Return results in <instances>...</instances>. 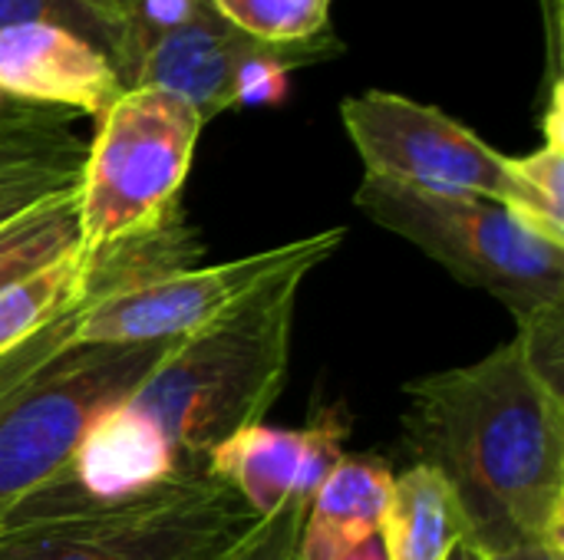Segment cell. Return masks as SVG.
Returning <instances> with one entry per match:
<instances>
[{
    "label": "cell",
    "instance_id": "1",
    "mask_svg": "<svg viewBox=\"0 0 564 560\" xmlns=\"http://www.w3.org/2000/svg\"><path fill=\"white\" fill-rule=\"evenodd\" d=\"M403 439L456 492L486 554L564 545V393L519 337L489 356L406 383Z\"/></svg>",
    "mask_w": 564,
    "mask_h": 560
},
{
    "label": "cell",
    "instance_id": "2",
    "mask_svg": "<svg viewBox=\"0 0 564 560\" xmlns=\"http://www.w3.org/2000/svg\"><path fill=\"white\" fill-rule=\"evenodd\" d=\"M327 257H304L208 327L175 340L149 380L126 399L149 419L185 472L205 475L208 455L235 432L264 422L288 383L291 333L301 287Z\"/></svg>",
    "mask_w": 564,
    "mask_h": 560
},
{
    "label": "cell",
    "instance_id": "3",
    "mask_svg": "<svg viewBox=\"0 0 564 560\" xmlns=\"http://www.w3.org/2000/svg\"><path fill=\"white\" fill-rule=\"evenodd\" d=\"M354 205L456 281L502 300L519 327L564 314V244L539 234L509 205L420 191L377 175H364Z\"/></svg>",
    "mask_w": 564,
    "mask_h": 560
},
{
    "label": "cell",
    "instance_id": "4",
    "mask_svg": "<svg viewBox=\"0 0 564 560\" xmlns=\"http://www.w3.org/2000/svg\"><path fill=\"white\" fill-rule=\"evenodd\" d=\"M205 119L182 96L132 86L96 119L79 178V248L102 257L182 218L178 195L188 178Z\"/></svg>",
    "mask_w": 564,
    "mask_h": 560
},
{
    "label": "cell",
    "instance_id": "5",
    "mask_svg": "<svg viewBox=\"0 0 564 560\" xmlns=\"http://www.w3.org/2000/svg\"><path fill=\"white\" fill-rule=\"evenodd\" d=\"M172 347L175 340L129 347L69 343L10 393L0 403V518L56 475L86 426L126 403Z\"/></svg>",
    "mask_w": 564,
    "mask_h": 560
},
{
    "label": "cell",
    "instance_id": "6",
    "mask_svg": "<svg viewBox=\"0 0 564 560\" xmlns=\"http://www.w3.org/2000/svg\"><path fill=\"white\" fill-rule=\"evenodd\" d=\"M261 521L198 475L112 515L0 535V560H231Z\"/></svg>",
    "mask_w": 564,
    "mask_h": 560
},
{
    "label": "cell",
    "instance_id": "7",
    "mask_svg": "<svg viewBox=\"0 0 564 560\" xmlns=\"http://www.w3.org/2000/svg\"><path fill=\"white\" fill-rule=\"evenodd\" d=\"M344 238H347L344 228H330L215 267H178L106 290L83 307L69 343L129 347V343L182 340L218 320L225 310H231L241 297H248L258 284H264L278 271L314 254L330 257Z\"/></svg>",
    "mask_w": 564,
    "mask_h": 560
},
{
    "label": "cell",
    "instance_id": "8",
    "mask_svg": "<svg viewBox=\"0 0 564 560\" xmlns=\"http://www.w3.org/2000/svg\"><path fill=\"white\" fill-rule=\"evenodd\" d=\"M344 129L367 175L440 195H479L512 208L509 155L449 112L400 92L370 89L344 99Z\"/></svg>",
    "mask_w": 564,
    "mask_h": 560
},
{
    "label": "cell",
    "instance_id": "9",
    "mask_svg": "<svg viewBox=\"0 0 564 560\" xmlns=\"http://www.w3.org/2000/svg\"><path fill=\"white\" fill-rule=\"evenodd\" d=\"M185 479L198 475L185 472L165 436L149 419L119 403L86 426L76 449L50 482L0 518V535L112 515L149 502Z\"/></svg>",
    "mask_w": 564,
    "mask_h": 560
},
{
    "label": "cell",
    "instance_id": "10",
    "mask_svg": "<svg viewBox=\"0 0 564 560\" xmlns=\"http://www.w3.org/2000/svg\"><path fill=\"white\" fill-rule=\"evenodd\" d=\"M350 419L340 406L324 409L304 429L248 426L225 439L205 465V475L231 488L258 518L288 505H311L327 475L347 459Z\"/></svg>",
    "mask_w": 564,
    "mask_h": 560
},
{
    "label": "cell",
    "instance_id": "11",
    "mask_svg": "<svg viewBox=\"0 0 564 560\" xmlns=\"http://www.w3.org/2000/svg\"><path fill=\"white\" fill-rule=\"evenodd\" d=\"M0 92L99 119L122 96V83L109 56L79 33L56 23H20L0 30Z\"/></svg>",
    "mask_w": 564,
    "mask_h": 560
},
{
    "label": "cell",
    "instance_id": "12",
    "mask_svg": "<svg viewBox=\"0 0 564 560\" xmlns=\"http://www.w3.org/2000/svg\"><path fill=\"white\" fill-rule=\"evenodd\" d=\"M274 43H261L205 3L182 30L159 40L142 59L132 86H155L182 96L208 122L238 106L241 73L268 53Z\"/></svg>",
    "mask_w": 564,
    "mask_h": 560
},
{
    "label": "cell",
    "instance_id": "13",
    "mask_svg": "<svg viewBox=\"0 0 564 560\" xmlns=\"http://www.w3.org/2000/svg\"><path fill=\"white\" fill-rule=\"evenodd\" d=\"M393 492V469L377 455L344 459L307 505L297 560H344L380 535Z\"/></svg>",
    "mask_w": 564,
    "mask_h": 560
},
{
    "label": "cell",
    "instance_id": "14",
    "mask_svg": "<svg viewBox=\"0 0 564 560\" xmlns=\"http://www.w3.org/2000/svg\"><path fill=\"white\" fill-rule=\"evenodd\" d=\"M377 538L387 560H449L469 538V525L446 479L416 462L393 475L390 505Z\"/></svg>",
    "mask_w": 564,
    "mask_h": 560
},
{
    "label": "cell",
    "instance_id": "15",
    "mask_svg": "<svg viewBox=\"0 0 564 560\" xmlns=\"http://www.w3.org/2000/svg\"><path fill=\"white\" fill-rule=\"evenodd\" d=\"M69 119L0 132V224L79 185L89 142L69 132Z\"/></svg>",
    "mask_w": 564,
    "mask_h": 560
},
{
    "label": "cell",
    "instance_id": "16",
    "mask_svg": "<svg viewBox=\"0 0 564 560\" xmlns=\"http://www.w3.org/2000/svg\"><path fill=\"white\" fill-rule=\"evenodd\" d=\"M545 142L512 158L509 155V175H512V211L532 224L549 241L564 244V96L562 83H552L549 106L542 116Z\"/></svg>",
    "mask_w": 564,
    "mask_h": 560
},
{
    "label": "cell",
    "instance_id": "17",
    "mask_svg": "<svg viewBox=\"0 0 564 560\" xmlns=\"http://www.w3.org/2000/svg\"><path fill=\"white\" fill-rule=\"evenodd\" d=\"M79 248V185L0 224V290Z\"/></svg>",
    "mask_w": 564,
    "mask_h": 560
},
{
    "label": "cell",
    "instance_id": "18",
    "mask_svg": "<svg viewBox=\"0 0 564 560\" xmlns=\"http://www.w3.org/2000/svg\"><path fill=\"white\" fill-rule=\"evenodd\" d=\"M218 17H225L241 33L294 46L317 40L330 30V0H208Z\"/></svg>",
    "mask_w": 564,
    "mask_h": 560
},
{
    "label": "cell",
    "instance_id": "19",
    "mask_svg": "<svg viewBox=\"0 0 564 560\" xmlns=\"http://www.w3.org/2000/svg\"><path fill=\"white\" fill-rule=\"evenodd\" d=\"M208 0H132L122 20V40L112 59V69L122 89H132L135 73L149 50L165 40L169 33L182 30Z\"/></svg>",
    "mask_w": 564,
    "mask_h": 560
},
{
    "label": "cell",
    "instance_id": "20",
    "mask_svg": "<svg viewBox=\"0 0 564 560\" xmlns=\"http://www.w3.org/2000/svg\"><path fill=\"white\" fill-rule=\"evenodd\" d=\"M20 23L66 26V30L79 33L83 40H89L93 46H99L109 56V63L116 59L119 36H122L119 20H112L109 13H102L83 0H0V30L20 26Z\"/></svg>",
    "mask_w": 564,
    "mask_h": 560
},
{
    "label": "cell",
    "instance_id": "21",
    "mask_svg": "<svg viewBox=\"0 0 564 560\" xmlns=\"http://www.w3.org/2000/svg\"><path fill=\"white\" fill-rule=\"evenodd\" d=\"M304 515H307L304 505H288L278 515L264 518L231 560H297V538H301Z\"/></svg>",
    "mask_w": 564,
    "mask_h": 560
},
{
    "label": "cell",
    "instance_id": "22",
    "mask_svg": "<svg viewBox=\"0 0 564 560\" xmlns=\"http://www.w3.org/2000/svg\"><path fill=\"white\" fill-rule=\"evenodd\" d=\"M549 26V83H562V36H564V0H539Z\"/></svg>",
    "mask_w": 564,
    "mask_h": 560
},
{
    "label": "cell",
    "instance_id": "23",
    "mask_svg": "<svg viewBox=\"0 0 564 560\" xmlns=\"http://www.w3.org/2000/svg\"><path fill=\"white\" fill-rule=\"evenodd\" d=\"M63 109H43V106H30V102H20L7 92H0V129H10V125H30V122H43L50 116H59Z\"/></svg>",
    "mask_w": 564,
    "mask_h": 560
},
{
    "label": "cell",
    "instance_id": "24",
    "mask_svg": "<svg viewBox=\"0 0 564 560\" xmlns=\"http://www.w3.org/2000/svg\"><path fill=\"white\" fill-rule=\"evenodd\" d=\"M489 560H564V545H516L499 554H486Z\"/></svg>",
    "mask_w": 564,
    "mask_h": 560
},
{
    "label": "cell",
    "instance_id": "25",
    "mask_svg": "<svg viewBox=\"0 0 564 560\" xmlns=\"http://www.w3.org/2000/svg\"><path fill=\"white\" fill-rule=\"evenodd\" d=\"M83 3H89V7H96V10H102V13H109L112 20H126V10H129V3L132 0H83ZM122 40V36H119Z\"/></svg>",
    "mask_w": 564,
    "mask_h": 560
},
{
    "label": "cell",
    "instance_id": "26",
    "mask_svg": "<svg viewBox=\"0 0 564 560\" xmlns=\"http://www.w3.org/2000/svg\"><path fill=\"white\" fill-rule=\"evenodd\" d=\"M344 560H387V554H383L380 538H370V541H364L360 548H354Z\"/></svg>",
    "mask_w": 564,
    "mask_h": 560
},
{
    "label": "cell",
    "instance_id": "27",
    "mask_svg": "<svg viewBox=\"0 0 564 560\" xmlns=\"http://www.w3.org/2000/svg\"><path fill=\"white\" fill-rule=\"evenodd\" d=\"M449 560H489V558H486V551H482L479 545H473V541L466 538V541L449 554Z\"/></svg>",
    "mask_w": 564,
    "mask_h": 560
},
{
    "label": "cell",
    "instance_id": "28",
    "mask_svg": "<svg viewBox=\"0 0 564 560\" xmlns=\"http://www.w3.org/2000/svg\"><path fill=\"white\" fill-rule=\"evenodd\" d=\"M63 116H69V112H63ZM53 119H59V116H53ZM50 122V119H46ZM33 125H40V122H33ZM17 129H23V125H17ZM0 132H10V129H0Z\"/></svg>",
    "mask_w": 564,
    "mask_h": 560
},
{
    "label": "cell",
    "instance_id": "29",
    "mask_svg": "<svg viewBox=\"0 0 564 560\" xmlns=\"http://www.w3.org/2000/svg\"><path fill=\"white\" fill-rule=\"evenodd\" d=\"M59 116H63V112H59ZM50 119H53V116H50ZM43 122H46V119H43ZM30 125H33V122H30ZM10 129H17V125H10Z\"/></svg>",
    "mask_w": 564,
    "mask_h": 560
}]
</instances>
